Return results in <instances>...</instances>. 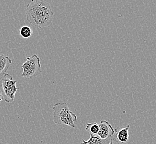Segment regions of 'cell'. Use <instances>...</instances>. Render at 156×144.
<instances>
[{
	"mask_svg": "<svg viewBox=\"0 0 156 144\" xmlns=\"http://www.w3.org/2000/svg\"><path fill=\"white\" fill-rule=\"evenodd\" d=\"M26 19L34 26L43 28L51 24L54 13L49 3L44 0H32L26 9Z\"/></svg>",
	"mask_w": 156,
	"mask_h": 144,
	"instance_id": "6da1fadb",
	"label": "cell"
},
{
	"mask_svg": "<svg viewBox=\"0 0 156 144\" xmlns=\"http://www.w3.org/2000/svg\"><path fill=\"white\" fill-rule=\"evenodd\" d=\"M53 121L58 125H66L75 128L77 116L69 109L66 103H58L53 107Z\"/></svg>",
	"mask_w": 156,
	"mask_h": 144,
	"instance_id": "7a4b0ae2",
	"label": "cell"
},
{
	"mask_svg": "<svg viewBox=\"0 0 156 144\" xmlns=\"http://www.w3.org/2000/svg\"><path fill=\"white\" fill-rule=\"evenodd\" d=\"M18 81H13L12 75L6 73L0 78V87L2 88L3 99L7 103L14 101L16 93L18 90L16 83Z\"/></svg>",
	"mask_w": 156,
	"mask_h": 144,
	"instance_id": "3957f363",
	"label": "cell"
},
{
	"mask_svg": "<svg viewBox=\"0 0 156 144\" xmlns=\"http://www.w3.org/2000/svg\"><path fill=\"white\" fill-rule=\"evenodd\" d=\"M27 60L22 66L23 72L22 77L28 79H33L42 73L40 58L37 54H33L31 57H27Z\"/></svg>",
	"mask_w": 156,
	"mask_h": 144,
	"instance_id": "277c9868",
	"label": "cell"
},
{
	"mask_svg": "<svg viewBox=\"0 0 156 144\" xmlns=\"http://www.w3.org/2000/svg\"><path fill=\"white\" fill-rule=\"evenodd\" d=\"M99 130L98 135L102 139H111L115 135V130L106 120H102L99 124Z\"/></svg>",
	"mask_w": 156,
	"mask_h": 144,
	"instance_id": "5b68a950",
	"label": "cell"
},
{
	"mask_svg": "<svg viewBox=\"0 0 156 144\" xmlns=\"http://www.w3.org/2000/svg\"><path fill=\"white\" fill-rule=\"evenodd\" d=\"M130 126L128 125L125 128L118 127L115 129V138L121 143H126L129 139V130Z\"/></svg>",
	"mask_w": 156,
	"mask_h": 144,
	"instance_id": "8992f818",
	"label": "cell"
},
{
	"mask_svg": "<svg viewBox=\"0 0 156 144\" xmlns=\"http://www.w3.org/2000/svg\"><path fill=\"white\" fill-rule=\"evenodd\" d=\"M12 63V60L9 56L0 53V77L6 74Z\"/></svg>",
	"mask_w": 156,
	"mask_h": 144,
	"instance_id": "52a82bcc",
	"label": "cell"
},
{
	"mask_svg": "<svg viewBox=\"0 0 156 144\" xmlns=\"http://www.w3.org/2000/svg\"><path fill=\"white\" fill-rule=\"evenodd\" d=\"M89 139L86 141L84 139L82 140V142L80 144H108L111 140V139H102L98 135L90 134Z\"/></svg>",
	"mask_w": 156,
	"mask_h": 144,
	"instance_id": "ba28073f",
	"label": "cell"
},
{
	"mask_svg": "<svg viewBox=\"0 0 156 144\" xmlns=\"http://www.w3.org/2000/svg\"><path fill=\"white\" fill-rule=\"evenodd\" d=\"M85 130L89 132L90 134L98 135L99 130V124L95 122L87 123L85 127Z\"/></svg>",
	"mask_w": 156,
	"mask_h": 144,
	"instance_id": "9c48e42d",
	"label": "cell"
},
{
	"mask_svg": "<svg viewBox=\"0 0 156 144\" xmlns=\"http://www.w3.org/2000/svg\"><path fill=\"white\" fill-rule=\"evenodd\" d=\"M20 33L23 38L28 39L29 38H30V37L32 35V30L30 27L27 26H24L21 28L20 31Z\"/></svg>",
	"mask_w": 156,
	"mask_h": 144,
	"instance_id": "30bf717a",
	"label": "cell"
},
{
	"mask_svg": "<svg viewBox=\"0 0 156 144\" xmlns=\"http://www.w3.org/2000/svg\"><path fill=\"white\" fill-rule=\"evenodd\" d=\"M108 144H120V143L119 142V141H117L116 139L114 138L111 139V140H110Z\"/></svg>",
	"mask_w": 156,
	"mask_h": 144,
	"instance_id": "8fae6325",
	"label": "cell"
},
{
	"mask_svg": "<svg viewBox=\"0 0 156 144\" xmlns=\"http://www.w3.org/2000/svg\"><path fill=\"white\" fill-rule=\"evenodd\" d=\"M3 95H2V94L1 93H0V102H1V101H2V100H3Z\"/></svg>",
	"mask_w": 156,
	"mask_h": 144,
	"instance_id": "7c38bea8",
	"label": "cell"
}]
</instances>
